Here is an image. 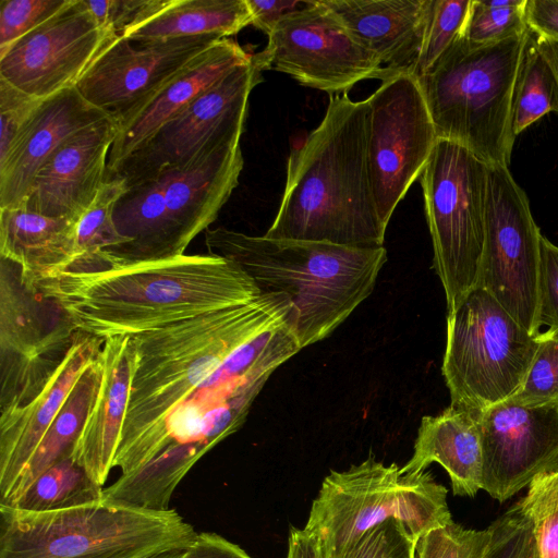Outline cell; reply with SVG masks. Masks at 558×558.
<instances>
[{
    "label": "cell",
    "instance_id": "obj_1",
    "mask_svg": "<svg viewBox=\"0 0 558 558\" xmlns=\"http://www.w3.org/2000/svg\"><path fill=\"white\" fill-rule=\"evenodd\" d=\"M25 281L59 305L80 332L104 340L243 304L260 293L236 264L211 254L53 271Z\"/></svg>",
    "mask_w": 558,
    "mask_h": 558
},
{
    "label": "cell",
    "instance_id": "obj_2",
    "mask_svg": "<svg viewBox=\"0 0 558 558\" xmlns=\"http://www.w3.org/2000/svg\"><path fill=\"white\" fill-rule=\"evenodd\" d=\"M286 298L253 300L130 336L134 365L113 459L121 475L144 466L171 412L242 344L289 317Z\"/></svg>",
    "mask_w": 558,
    "mask_h": 558
},
{
    "label": "cell",
    "instance_id": "obj_3",
    "mask_svg": "<svg viewBox=\"0 0 558 558\" xmlns=\"http://www.w3.org/2000/svg\"><path fill=\"white\" fill-rule=\"evenodd\" d=\"M368 102L330 96L325 116L291 150L270 239L384 246L367 162Z\"/></svg>",
    "mask_w": 558,
    "mask_h": 558
},
{
    "label": "cell",
    "instance_id": "obj_4",
    "mask_svg": "<svg viewBox=\"0 0 558 558\" xmlns=\"http://www.w3.org/2000/svg\"><path fill=\"white\" fill-rule=\"evenodd\" d=\"M208 254L236 264L263 293L290 304L301 348L329 337L373 292L387 250L270 239L223 227L207 229Z\"/></svg>",
    "mask_w": 558,
    "mask_h": 558
},
{
    "label": "cell",
    "instance_id": "obj_5",
    "mask_svg": "<svg viewBox=\"0 0 558 558\" xmlns=\"http://www.w3.org/2000/svg\"><path fill=\"white\" fill-rule=\"evenodd\" d=\"M529 34L486 45L460 37L416 77L439 140L464 146L487 165L509 166L514 90Z\"/></svg>",
    "mask_w": 558,
    "mask_h": 558
},
{
    "label": "cell",
    "instance_id": "obj_6",
    "mask_svg": "<svg viewBox=\"0 0 558 558\" xmlns=\"http://www.w3.org/2000/svg\"><path fill=\"white\" fill-rule=\"evenodd\" d=\"M243 165L240 143H231L185 168L165 170L128 187L113 213L124 243L105 254L108 266L183 255L217 219L239 184Z\"/></svg>",
    "mask_w": 558,
    "mask_h": 558
},
{
    "label": "cell",
    "instance_id": "obj_7",
    "mask_svg": "<svg viewBox=\"0 0 558 558\" xmlns=\"http://www.w3.org/2000/svg\"><path fill=\"white\" fill-rule=\"evenodd\" d=\"M0 558H147L187 548L197 532L174 509L102 499L29 512L0 506Z\"/></svg>",
    "mask_w": 558,
    "mask_h": 558
},
{
    "label": "cell",
    "instance_id": "obj_8",
    "mask_svg": "<svg viewBox=\"0 0 558 558\" xmlns=\"http://www.w3.org/2000/svg\"><path fill=\"white\" fill-rule=\"evenodd\" d=\"M447 488L430 472L402 473L374 456L331 471L312 502L305 529L326 558H342L372 529L395 519L417 539L452 522Z\"/></svg>",
    "mask_w": 558,
    "mask_h": 558
},
{
    "label": "cell",
    "instance_id": "obj_9",
    "mask_svg": "<svg viewBox=\"0 0 558 558\" xmlns=\"http://www.w3.org/2000/svg\"><path fill=\"white\" fill-rule=\"evenodd\" d=\"M539 333L531 335L483 288L470 291L447 314L441 372L451 405L481 412L512 397L531 366Z\"/></svg>",
    "mask_w": 558,
    "mask_h": 558
},
{
    "label": "cell",
    "instance_id": "obj_10",
    "mask_svg": "<svg viewBox=\"0 0 558 558\" xmlns=\"http://www.w3.org/2000/svg\"><path fill=\"white\" fill-rule=\"evenodd\" d=\"M488 165L464 146L437 141L420 177L432 238L434 268L447 313L478 286Z\"/></svg>",
    "mask_w": 558,
    "mask_h": 558
},
{
    "label": "cell",
    "instance_id": "obj_11",
    "mask_svg": "<svg viewBox=\"0 0 558 558\" xmlns=\"http://www.w3.org/2000/svg\"><path fill=\"white\" fill-rule=\"evenodd\" d=\"M541 231L508 166L488 165L478 286L531 335L539 333Z\"/></svg>",
    "mask_w": 558,
    "mask_h": 558
},
{
    "label": "cell",
    "instance_id": "obj_12",
    "mask_svg": "<svg viewBox=\"0 0 558 558\" xmlns=\"http://www.w3.org/2000/svg\"><path fill=\"white\" fill-rule=\"evenodd\" d=\"M263 81L253 60L239 65L163 124L107 178L134 186L185 168L216 149L240 143L253 88Z\"/></svg>",
    "mask_w": 558,
    "mask_h": 558
},
{
    "label": "cell",
    "instance_id": "obj_13",
    "mask_svg": "<svg viewBox=\"0 0 558 558\" xmlns=\"http://www.w3.org/2000/svg\"><path fill=\"white\" fill-rule=\"evenodd\" d=\"M260 72L278 71L330 96L347 94L359 82L391 77L363 48L324 0H310L283 16L266 47L252 54Z\"/></svg>",
    "mask_w": 558,
    "mask_h": 558
},
{
    "label": "cell",
    "instance_id": "obj_14",
    "mask_svg": "<svg viewBox=\"0 0 558 558\" xmlns=\"http://www.w3.org/2000/svg\"><path fill=\"white\" fill-rule=\"evenodd\" d=\"M366 100L368 171L377 211L387 228L396 207L421 177L438 137L413 74L383 81Z\"/></svg>",
    "mask_w": 558,
    "mask_h": 558
},
{
    "label": "cell",
    "instance_id": "obj_15",
    "mask_svg": "<svg viewBox=\"0 0 558 558\" xmlns=\"http://www.w3.org/2000/svg\"><path fill=\"white\" fill-rule=\"evenodd\" d=\"M80 331L53 301L1 258V410L28 400L58 366Z\"/></svg>",
    "mask_w": 558,
    "mask_h": 558
},
{
    "label": "cell",
    "instance_id": "obj_16",
    "mask_svg": "<svg viewBox=\"0 0 558 558\" xmlns=\"http://www.w3.org/2000/svg\"><path fill=\"white\" fill-rule=\"evenodd\" d=\"M118 36L95 20L86 0L66 4L0 53V78L38 99L76 86Z\"/></svg>",
    "mask_w": 558,
    "mask_h": 558
},
{
    "label": "cell",
    "instance_id": "obj_17",
    "mask_svg": "<svg viewBox=\"0 0 558 558\" xmlns=\"http://www.w3.org/2000/svg\"><path fill=\"white\" fill-rule=\"evenodd\" d=\"M221 39L202 35L132 43L123 36L116 37L75 88L90 105L118 122Z\"/></svg>",
    "mask_w": 558,
    "mask_h": 558
},
{
    "label": "cell",
    "instance_id": "obj_18",
    "mask_svg": "<svg viewBox=\"0 0 558 558\" xmlns=\"http://www.w3.org/2000/svg\"><path fill=\"white\" fill-rule=\"evenodd\" d=\"M482 489L504 502L558 464V402L525 405L509 399L478 413Z\"/></svg>",
    "mask_w": 558,
    "mask_h": 558
},
{
    "label": "cell",
    "instance_id": "obj_19",
    "mask_svg": "<svg viewBox=\"0 0 558 558\" xmlns=\"http://www.w3.org/2000/svg\"><path fill=\"white\" fill-rule=\"evenodd\" d=\"M117 133V121L107 118L69 137L39 169L22 206L76 221L107 181Z\"/></svg>",
    "mask_w": 558,
    "mask_h": 558
},
{
    "label": "cell",
    "instance_id": "obj_20",
    "mask_svg": "<svg viewBox=\"0 0 558 558\" xmlns=\"http://www.w3.org/2000/svg\"><path fill=\"white\" fill-rule=\"evenodd\" d=\"M105 340L80 332L58 366L23 404L0 416V505L14 487L40 440L85 368L98 356Z\"/></svg>",
    "mask_w": 558,
    "mask_h": 558
},
{
    "label": "cell",
    "instance_id": "obj_21",
    "mask_svg": "<svg viewBox=\"0 0 558 558\" xmlns=\"http://www.w3.org/2000/svg\"><path fill=\"white\" fill-rule=\"evenodd\" d=\"M251 59L252 54L236 41L223 38L118 121V133L107 162V178L195 98Z\"/></svg>",
    "mask_w": 558,
    "mask_h": 558
},
{
    "label": "cell",
    "instance_id": "obj_22",
    "mask_svg": "<svg viewBox=\"0 0 558 558\" xmlns=\"http://www.w3.org/2000/svg\"><path fill=\"white\" fill-rule=\"evenodd\" d=\"M111 118L90 105L75 87L43 99L0 160V209L22 206L47 159L69 137Z\"/></svg>",
    "mask_w": 558,
    "mask_h": 558
},
{
    "label": "cell",
    "instance_id": "obj_23",
    "mask_svg": "<svg viewBox=\"0 0 558 558\" xmlns=\"http://www.w3.org/2000/svg\"><path fill=\"white\" fill-rule=\"evenodd\" d=\"M432 0H324L391 76L414 75Z\"/></svg>",
    "mask_w": 558,
    "mask_h": 558
},
{
    "label": "cell",
    "instance_id": "obj_24",
    "mask_svg": "<svg viewBox=\"0 0 558 558\" xmlns=\"http://www.w3.org/2000/svg\"><path fill=\"white\" fill-rule=\"evenodd\" d=\"M100 355L101 386L72 458L104 486L113 468L128 410L134 365L130 336L107 338Z\"/></svg>",
    "mask_w": 558,
    "mask_h": 558
},
{
    "label": "cell",
    "instance_id": "obj_25",
    "mask_svg": "<svg viewBox=\"0 0 558 558\" xmlns=\"http://www.w3.org/2000/svg\"><path fill=\"white\" fill-rule=\"evenodd\" d=\"M478 413L450 404L438 415L423 416L402 473H420L436 462L448 473L453 495L474 497L482 489L484 465Z\"/></svg>",
    "mask_w": 558,
    "mask_h": 558
},
{
    "label": "cell",
    "instance_id": "obj_26",
    "mask_svg": "<svg viewBox=\"0 0 558 558\" xmlns=\"http://www.w3.org/2000/svg\"><path fill=\"white\" fill-rule=\"evenodd\" d=\"M75 221L48 217L24 206L0 209V257L31 280L66 269L74 258Z\"/></svg>",
    "mask_w": 558,
    "mask_h": 558
},
{
    "label": "cell",
    "instance_id": "obj_27",
    "mask_svg": "<svg viewBox=\"0 0 558 558\" xmlns=\"http://www.w3.org/2000/svg\"><path fill=\"white\" fill-rule=\"evenodd\" d=\"M252 21L246 0H157L123 37L132 43L202 35L229 38Z\"/></svg>",
    "mask_w": 558,
    "mask_h": 558
},
{
    "label": "cell",
    "instance_id": "obj_28",
    "mask_svg": "<svg viewBox=\"0 0 558 558\" xmlns=\"http://www.w3.org/2000/svg\"><path fill=\"white\" fill-rule=\"evenodd\" d=\"M102 373V360L99 353L76 380L20 476L10 500L0 506L10 507L44 472L72 456L97 399Z\"/></svg>",
    "mask_w": 558,
    "mask_h": 558
},
{
    "label": "cell",
    "instance_id": "obj_29",
    "mask_svg": "<svg viewBox=\"0 0 558 558\" xmlns=\"http://www.w3.org/2000/svg\"><path fill=\"white\" fill-rule=\"evenodd\" d=\"M104 490L71 456L44 472L10 507L29 512L69 509L102 500Z\"/></svg>",
    "mask_w": 558,
    "mask_h": 558
},
{
    "label": "cell",
    "instance_id": "obj_30",
    "mask_svg": "<svg viewBox=\"0 0 558 558\" xmlns=\"http://www.w3.org/2000/svg\"><path fill=\"white\" fill-rule=\"evenodd\" d=\"M549 112L558 113V80L535 35L530 32L514 90V136Z\"/></svg>",
    "mask_w": 558,
    "mask_h": 558
},
{
    "label": "cell",
    "instance_id": "obj_31",
    "mask_svg": "<svg viewBox=\"0 0 558 558\" xmlns=\"http://www.w3.org/2000/svg\"><path fill=\"white\" fill-rule=\"evenodd\" d=\"M520 500L532 524L538 558H558V464L537 474Z\"/></svg>",
    "mask_w": 558,
    "mask_h": 558
},
{
    "label": "cell",
    "instance_id": "obj_32",
    "mask_svg": "<svg viewBox=\"0 0 558 558\" xmlns=\"http://www.w3.org/2000/svg\"><path fill=\"white\" fill-rule=\"evenodd\" d=\"M526 0H471L461 37L486 45L520 36L527 32Z\"/></svg>",
    "mask_w": 558,
    "mask_h": 558
},
{
    "label": "cell",
    "instance_id": "obj_33",
    "mask_svg": "<svg viewBox=\"0 0 558 558\" xmlns=\"http://www.w3.org/2000/svg\"><path fill=\"white\" fill-rule=\"evenodd\" d=\"M471 0H432L414 76L427 73L461 37Z\"/></svg>",
    "mask_w": 558,
    "mask_h": 558
},
{
    "label": "cell",
    "instance_id": "obj_34",
    "mask_svg": "<svg viewBox=\"0 0 558 558\" xmlns=\"http://www.w3.org/2000/svg\"><path fill=\"white\" fill-rule=\"evenodd\" d=\"M509 400L539 405L558 402V331L539 333V344L524 380Z\"/></svg>",
    "mask_w": 558,
    "mask_h": 558
},
{
    "label": "cell",
    "instance_id": "obj_35",
    "mask_svg": "<svg viewBox=\"0 0 558 558\" xmlns=\"http://www.w3.org/2000/svg\"><path fill=\"white\" fill-rule=\"evenodd\" d=\"M492 530L466 529L456 522L423 535L416 547L417 558H483Z\"/></svg>",
    "mask_w": 558,
    "mask_h": 558
},
{
    "label": "cell",
    "instance_id": "obj_36",
    "mask_svg": "<svg viewBox=\"0 0 558 558\" xmlns=\"http://www.w3.org/2000/svg\"><path fill=\"white\" fill-rule=\"evenodd\" d=\"M492 538L483 558H538L532 524L521 500L490 525Z\"/></svg>",
    "mask_w": 558,
    "mask_h": 558
},
{
    "label": "cell",
    "instance_id": "obj_37",
    "mask_svg": "<svg viewBox=\"0 0 558 558\" xmlns=\"http://www.w3.org/2000/svg\"><path fill=\"white\" fill-rule=\"evenodd\" d=\"M68 0H1L0 53L59 12Z\"/></svg>",
    "mask_w": 558,
    "mask_h": 558
},
{
    "label": "cell",
    "instance_id": "obj_38",
    "mask_svg": "<svg viewBox=\"0 0 558 558\" xmlns=\"http://www.w3.org/2000/svg\"><path fill=\"white\" fill-rule=\"evenodd\" d=\"M418 539L391 519L368 531L342 558H417Z\"/></svg>",
    "mask_w": 558,
    "mask_h": 558
},
{
    "label": "cell",
    "instance_id": "obj_39",
    "mask_svg": "<svg viewBox=\"0 0 558 558\" xmlns=\"http://www.w3.org/2000/svg\"><path fill=\"white\" fill-rule=\"evenodd\" d=\"M41 101L0 78V160Z\"/></svg>",
    "mask_w": 558,
    "mask_h": 558
},
{
    "label": "cell",
    "instance_id": "obj_40",
    "mask_svg": "<svg viewBox=\"0 0 558 558\" xmlns=\"http://www.w3.org/2000/svg\"><path fill=\"white\" fill-rule=\"evenodd\" d=\"M538 323L558 331V246L541 235Z\"/></svg>",
    "mask_w": 558,
    "mask_h": 558
},
{
    "label": "cell",
    "instance_id": "obj_41",
    "mask_svg": "<svg viewBox=\"0 0 558 558\" xmlns=\"http://www.w3.org/2000/svg\"><path fill=\"white\" fill-rule=\"evenodd\" d=\"M157 0H86L87 7L101 28L114 36L138 23Z\"/></svg>",
    "mask_w": 558,
    "mask_h": 558
},
{
    "label": "cell",
    "instance_id": "obj_42",
    "mask_svg": "<svg viewBox=\"0 0 558 558\" xmlns=\"http://www.w3.org/2000/svg\"><path fill=\"white\" fill-rule=\"evenodd\" d=\"M525 22L537 38L558 41V0H526Z\"/></svg>",
    "mask_w": 558,
    "mask_h": 558
},
{
    "label": "cell",
    "instance_id": "obj_43",
    "mask_svg": "<svg viewBox=\"0 0 558 558\" xmlns=\"http://www.w3.org/2000/svg\"><path fill=\"white\" fill-rule=\"evenodd\" d=\"M186 558H252L244 549L210 532L197 533Z\"/></svg>",
    "mask_w": 558,
    "mask_h": 558
},
{
    "label": "cell",
    "instance_id": "obj_44",
    "mask_svg": "<svg viewBox=\"0 0 558 558\" xmlns=\"http://www.w3.org/2000/svg\"><path fill=\"white\" fill-rule=\"evenodd\" d=\"M252 11V25L267 36L287 14L300 9L305 1L299 0H246Z\"/></svg>",
    "mask_w": 558,
    "mask_h": 558
},
{
    "label": "cell",
    "instance_id": "obj_45",
    "mask_svg": "<svg viewBox=\"0 0 558 558\" xmlns=\"http://www.w3.org/2000/svg\"><path fill=\"white\" fill-rule=\"evenodd\" d=\"M287 558H326L319 538L311 531L292 527L288 538Z\"/></svg>",
    "mask_w": 558,
    "mask_h": 558
},
{
    "label": "cell",
    "instance_id": "obj_46",
    "mask_svg": "<svg viewBox=\"0 0 558 558\" xmlns=\"http://www.w3.org/2000/svg\"><path fill=\"white\" fill-rule=\"evenodd\" d=\"M536 37V36H535ZM539 48L545 53L550 64L554 68L558 80V41L539 39L536 37Z\"/></svg>",
    "mask_w": 558,
    "mask_h": 558
},
{
    "label": "cell",
    "instance_id": "obj_47",
    "mask_svg": "<svg viewBox=\"0 0 558 558\" xmlns=\"http://www.w3.org/2000/svg\"><path fill=\"white\" fill-rule=\"evenodd\" d=\"M187 548H173L147 558H186Z\"/></svg>",
    "mask_w": 558,
    "mask_h": 558
}]
</instances>
